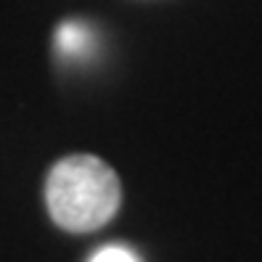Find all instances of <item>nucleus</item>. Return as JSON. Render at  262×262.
Wrapping results in <instances>:
<instances>
[{
	"mask_svg": "<svg viewBox=\"0 0 262 262\" xmlns=\"http://www.w3.org/2000/svg\"><path fill=\"white\" fill-rule=\"evenodd\" d=\"M56 51L64 61H72V64H80V61H88L93 56L98 37H96V29L90 27L88 21H61L56 29Z\"/></svg>",
	"mask_w": 262,
	"mask_h": 262,
	"instance_id": "f03ea898",
	"label": "nucleus"
},
{
	"mask_svg": "<svg viewBox=\"0 0 262 262\" xmlns=\"http://www.w3.org/2000/svg\"><path fill=\"white\" fill-rule=\"evenodd\" d=\"M122 202L117 172L93 154L58 159L45 180V204L58 228L93 233L109 223Z\"/></svg>",
	"mask_w": 262,
	"mask_h": 262,
	"instance_id": "f257e3e1",
	"label": "nucleus"
},
{
	"mask_svg": "<svg viewBox=\"0 0 262 262\" xmlns=\"http://www.w3.org/2000/svg\"><path fill=\"white\" fill-rule=\"evenodd\" d=\"M90 262H138V257L127 249V246H119V244H112V246H103L98 249Z\"/></svg>",
	"mask_w": 262,
	"mask_h": 262,
	"instance_id": "7ed1b4c3",
	"label": "nucleus"
}]
</instances>
